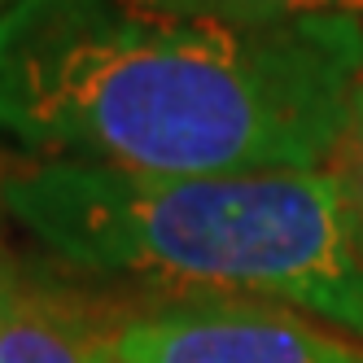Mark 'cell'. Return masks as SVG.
Segmentation results:
<instances>
[{
	"instance_id": "1",
	"label": "cell",
	"mask_w": 363,
	"mask_h": 363,
	"mask_svg": "<svg viewBox=\"0 0 363 363\" xmlns=\"http://www.w3.org/2000/svg\"><path fill=\"white\" fill-rule=\"evenodd\" d=\"M363 74V22L232 27L140 0H9L0 136L145 175L315 171Z\"/></svg>"
},
{
	"instance_id": "2",
	"label": "cell",
	"mask_w": 363,
	"mask_h": 363,
	"mask_svg": "<svg viewBox=\"0 0 363 363\" xmlns=\"http://www.w3.org/2000/svg\"><path fill=\"white\" fill-rule=\"evenodd\" d=\"M0 211L74 276L280 302L363 342V254L328 167L145 175L35 158L0 175Z\"/></svg>"
},
{
	"instance_id": "3",
	"label": "cell",
	"mask_w": 363,
	"mask_h": 363,
	"mask_svg": "<svg viewBox=\"0 0 363 363\" xmlns=\"http://www.w3.org/2000/svg\"><path fill=\"white\" fill-rule=\"evenodd\" d=\"M110 363H363V342L280 302L145 298L114 306Z\"/></svg>"
},
{
	"instance_id": "4",
	"label": "cell",
	"mask_w": 363,
	"mask_h": 363,
	"mask_svg": "<svg viewBox=\"0 0 363 363\" xmlns=\"http://www.w3.org/2000/svg\"><path fill=\"white\" fill-rule=\"evenodd\" d=\"M114 306L22 267L0 311V363H110Z\"/></svg>"
},
{
	"instance_id": "5",
	"label": "cell",
	"mask_w": 363,
	"mask_h": 363,
	"mask_svg": "<svg viewBox=\"0 0 363 363\" xmlns=\"http://www.w3.org/2000/svg\"><path fill=\"white\" fill-rule=\"evenodd\" d=\"M140 5L184 18L232 22V27H298V22H328V18L363 22V0H140Z\"/></svg>"
},
{
	"instance_id": "6",
	"label": "cell",
	"mask_w": 363,
	"mask_h": 363,
	"mask_svg": "<svg viewBox=\"0 0 363 363\" xmlns=\"http://www.w3.org/2000/svg\"><path fill=\"white\" fill-rule=\"evenodd\" d=\"M324 167L337 179V193H342L346 219H350V232H354V245L363 254V74H359L354 96H350L346 127H342V136H337V145H333Z\"/></svg>"
},
{
	"instance_id": "7",
	"label": "cell",
	"mask_w": 363,
	"mask_h": 363,
	"mask_svg": "<svg viewBox=\"0 0 363 363\" xmlns=\"http://www.w3.org/2000/svg\"><path fill=\"white\" fill-rule=\"evenodd\" d=\"M18 280H22V263H18V254L0 241V311H5V302H9V294H13Z\"/></svg>"
},
{
	"instance_id": "8",
	"label": "cell",
	"mask_w": 363,
	"mask_h": 363,
	"mask_svg": "<svg viewBox=\"0 0 363 363\" xmlns=\"http://www.w3.org/2000/svg\"><path fill=\"white\" fill-rule=\"evenodd\" d=\"M5 5H9V0H0V9H5Z\"/></svg>"
},
{
	"instance_id": "9",
	"label": "cell",
	"mask_w": 363,
	"mask_h": 363,
	"mask_svg": "<svg viewBox=\"0 0 363 363\" xmlns=\"http://www.w3.org/2000/svg\"><path fill=\"white\" fill-rule=\"evenodd\" d=\"M0 175H5V171H0Z\"/></svg>"
}]
</instances>
